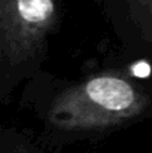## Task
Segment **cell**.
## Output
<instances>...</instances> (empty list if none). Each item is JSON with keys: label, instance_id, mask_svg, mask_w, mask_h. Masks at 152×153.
Wrapping results in <instances>:
<instances>
[{"label": "cell", "instance_id": "obj_2", "mask_svg": "<svg viewBox=\"0 0 152 153\" xmlns=\"http://www.w3.org/2000/svg\"><path fill=\"white\" fill-rule=\"evenodd\" d=\"M55 19L54 0H1L0 46L3 62L18 67L34 56Z\"/></svg>", "mask_w": 152, "mask_h": 153}, {"label": "cell", "instance_id": "obj_4", "mask_svg": "<svg viewBox=\"0 0 152 153\" xmlns=\"http://www.w3.org/2000/svg\"><path fill=\"white\" fill-rule=\"evenodd\" d=\"M145 1H146V3H148V4L151 6V9H152V0H145Z\"/></svg>", "mask_w": 152, "mask_h": 153}, {"label": "cell", "instance_id": "obj_1", "mask_svg": "<svg viewBox=\"0 0 152 153\" xmlns=\"http://www.w3.org/2000/svg\"><path fill=\"white\" fill-rule=\"evenodd\" d=\"M146 104L148 98L124 77L99 74L63 92L51 108L49 119L63 129H101L140 114Z\"/></svg>", "mask_w": 152, "mask_h": 153}, {"label": "cell", "instance_id": "obj_3", "mask_svg": "<svg viewBox=\"0 0 152 153\" xmlns=\"http://www.w3.org/2000/svg\"><path fill=\"white\" fill-rule=\"evenodd\" d=\"M13 153H34V152H31V150H30V149H27V147H18Z\"/></svg>", "mask_w": 152, "mask_h": 153}]
</instances>
